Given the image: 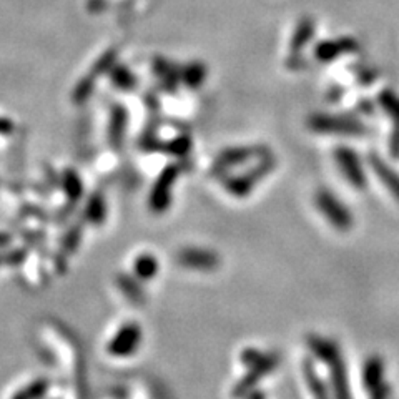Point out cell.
<instances>
[{"instance_id": "obj_1", "label": "cell", "mask_w": 399, "mask_h": 399, "mask_svg": "<svg viewBox=\"0 0 399 399\" xmlns=\"http://www.w3.org/2000/svg\"><path fill=\"white\" fill-rule=\"evenodd\" d=\"M308 348L313 353V356L318 358L328 368L331 391L335 394V399H351L348 368H346L343 354H341L335 341L318 335H309Z\"/></svg>"}, {"instance_id": "obj_2", "label": "cell", "mask_w": 399, "mask_h": 399, "mask_svg": "<svg viewBox=\"0 0 399 399\" xmlns=\"http://www.w3.org/2000/svg\"><path fill=\"white\" fill-rule=\"evenodd\" d=\"M315 205L324 220L338 231H349L354 225L351 210L336 197L335 193L323 188L315 195Z\"/></svg>"}, {"instance_id": "obj_3", "label": "cell", "mask_w": 399, "mask_h": 399, "mask_svg": "<svg viewBox=\"0 0 399 399\" xmlns=\"http://www.w3.org/2000/svg\"><path fill=\"white\" fill-rule=\"evenodd\" d=\"M309 128L313 132L323 133V135H364L366 127L360 120L343 115H324L318 113L308 120Z\"/></svg>"}, {"instance_id": "obj_4", "label": "cell", "mask_w": 399, "mask_h": 399, "mask_svg": "<svg viewBox=\"0 0 399 399\" xmlns=\"http://www.w3.org/2000/svg\"><path fill=\"white\" fill-rule=\"evenodd\" d=\"M276 162L271 155L260 158L258 164L253 168H250L248 172L238 177L230 178L226 183V188L230 193H233L235 197H246L248 193H251V190L256 188L260 182H263L268 175L271 173V170L275 168Z\"/></svg>"}, {"instance_id": "obj_5", "label": "cell", "mask_w": 399, "mask_h": 399, "mask_svg": "<svg viewBox=\"0 0 399 399\" xmlns=\"http://www.w3.org/2000/svg\"><path fill=\"white\" fill-rule=\"evenodd\" d=\"M335 160L338 168L341 170L343 177L351 183L353 188L364 190L368 186V178H366V172L361 164L360 157L356 152L348 146H338L335 150Z\"/></svg>"}, {"instance_id": "obj_6", "label": "cell", "mask_w": 399, "mask_h": 399, "mask_svg": "<svg viewBox=\"0 0 399 399\" xmlns=\"http://www.w3.org/2000/svg\"><path fill=\"white\" fill-rule=\"evenodd\" d=\"M268 150L264 146H240V148H231L222 153V157L218 158L217 168L220 172H225L228 168H233V166L246 164L251 158H263L266 157Z\"/></svg>"}, {"instance_id": "obj_7", "label": "cell", "mask_w": 399, "mask_h": 399, "mask_svg": "<svg viewBox=\"0 0 399 399\" xmlns=\"http://www.w3.org/2000/svg\"><path fill=\"white\" fill-rule=\"evenodd\" d=\"M280 363V360H278V356L276 354H273L270 353L268 354L266 358L262 361V363H258V364H255V366H250V371H248V374L245 378H243L242 381H240V385H238V388H236V396H243V394H246V393H250L251 389L255 388L256 385H258L260 381L263 380L264 376H268L273 369L276 368Z\"/></svg>"}, {"instance_id": "obj_8", "label": "cell", "mask_w": 399, "mask_h": 399, "mask_svg": "<svg viewBox=\"0 0 399 399\" xmlns=\"http://www.w3.org/2000/svg\"><path fill=\"white\" fill-rule=\"evenodd\" d=\"M369 165H371L373 172L376 173L378 180L385 185V188H388L389 193L396 198V202H399V173L396 170L378 155H369Z\"/></svg>"}, {"instance_id": "obj_9", "label": "cell", "mask_w": 399, "mask_h": 399, "mask_svg": "<svg viewBox=\"0 0 399 399\" xmlns=\"http://www.w3.org/2000/svg\"><path fill=\"white\" fill-rule=\"evenodd\" d=\"M385 361L378 354H373L364 361L363 366V385L368 393H371L376 388L388 382L385 376Z\"/></svg>"}, {"instance_id": "obj_10", "label": "cell", "mask_w": 399, "mask_h": 399, "mask_svg": "<svg viewBox=\"0 0 399 399\" xmlns=\"http://www.w3.org/2000/svg\"><path fill=\"white\" fill-rule=\"evenodd\" d=\"M380 104L394 120L393 137H391V153L393 157H399V97L393 92L386 90L380 95Z\"/></svg>"}, {"instance_id": "obj_11", "label": "cell", "mask_w": 399, "mask_h": 399, "mask_svg": "<svg viewBox=\"0 0 399 399\" xmlns=\"http://www.w3.org/2000/svg\"><path fill=\"white\" fill-rule=\"evenodd\" d=\"M303 376L306 381L309 393H311L313 399H331L329 398V391L327 382L316 371L315 364L311 361H304L303 363Z\"/></svg>"}, {"instance_id": "obj_12", "label": "cell", "mask_w": 399, "mask_h": 399, "mask_svg": "<svg viewBox=\"0 0 399 399\" xmlns=\"http://www.w3.org/2000/svg\"><path fill=\"white\" fill-rule=\"evenodd\" d=\"M356 42H353L351 39H346V42H321L315 48V55L320 60H331L343 54L344 50H356Z\"/></svg>"}, {"instance_id": "obj_13", "label": "cell", "mask_w": 399, "mask_h": 399, "mask_svg": "<svg viewBox=\"0 0 399 399\" xmlns=\"http://www.w3.org/2000/svg\"><path fill=\"white\" fill-rule=\"evenodd\" d=\"M313 32H315V22H313V19L304 17L298 26H296L295 34H293L291 55H300V52L303 50L304 46L311 40Z\"/></svg>"}, {"instance_id": "obj_14", "label": "cell", "mask_w": 399, "mask_h": 399, "mask_svg": "<svg viewBox=\"0 0 399 399\" xmlns=\"http://www.w3.org/2000/svg\"><path fill=\"white\" fill-rule=\"evenodd\" d=\"M206 70L202 64H190L183 73V82L188 84L190 87H198L205 80Z\"/></svg>"}, {"instance_id": "obj_15", "label": "cell", "mask_w": 399, "mask_h": 399, "mask_svg": "<svg viewBox=\"0 0 399 399\" xmlns=\"http://www.w3.org/2000/svg\"><path fill=\"white\" fill-rule=\"evenodd\" d=\"M250 399H264V396H263V393H260V391H255Z\"/></svg>"}]
</instances>
